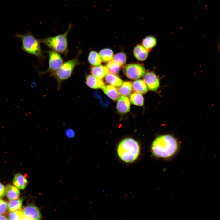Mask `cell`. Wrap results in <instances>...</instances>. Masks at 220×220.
<instances>
[{"label":"cell","instance_id":"8","mask_svg":"<svg viewBox=\"0 0 220 220\" xmlns=\"http://www.w3.org/2000/svg\"><path fill=\"white\" fill-rule=\"evenodd\" d=\"M143 79L150 90L153 91L157 90L160 86V80L154 72H147L145 74Z\"/></svg>","mask_w":220,"mask_h":220},{"label":"cell","instance_id":"6","mask_svg":"<svg viewBox=\"0 0 220 220\" xmlns=\"http://www.w3.org/2000/svg\"><path fill=\"white\" fill-rule=\"evenodd\" d=\"M46 52L49 56V67L45 71L38 72L40 76L48 74H52L59 69L63 63V58L58 53L53 50H48Z\"/></svg>","mask_w":220,"mask_h":220},{"label":"cell","instance_id":"3","mask_svg":"<svg viewBox=\"0 0 220 220\" xmlns=\"http://www.w3.org/2000/svg\"><path fill=\"white\" fill-rule=\"evenodd\" d=\"M73 27L70 23L66 31L62 34L54 36L39 39L42 43L53 50L63 54L67 57L69 51L68 48L67 36Z\"/></svg>","mask_w":220,"mask_h":220},{"label":"cell","instance_id":"27","mask_svg":"<svg viewBox=\"0 0 220 220\" xmlns=\"http://www.w3.org/2000/svg\"><path fill=\"white\" fill-rule=\"evenodd\" d=\"M8 218L10 220L25 219V218L27 219L22 211H10L9 214Z\"/></svg>","mask_w":220,"mask_h":220},{"label":"cell","instance_id":"5","mask_svg":"<svg viewBox=\"0 0 220 220\" xmlns=\"http://www.w3.org/2000/svg\"><path fill=\"white\" fill-rule=\"evenodd\" d=\"M78 54L74 58L64 63L59 69L50 75L53 76L57 82V90L61 88L62 82L71 76L75 67L80 64L78 59Z\"/></svg>","mask_w":220,"mask_h":220},{"label":"cell","instance_id":"32","mask_svg":"<svg viewBox=\"0 0 220 220\" xmlns=\"http://www.w3.org/2000/svg\"></svg>","mask_w":220,"mask_h":220},{"label":"cell","instance_id":"2","mask_svg":"<svg viewBox=\"0 0 220 220\" xmlns=\"http://www.w3.org/2000/svg\"><path fill=\"white\" fill-rule=\"evenodd\" d=\"M140 152L139 143L131 138L124 139L117 147L118 156L122 160L126 163H131L135 161L138 157Z\"/></svg>","mask_w":220,"mask_h":220},{"label":"cell","instance_id":"21","mask_svg":"<svg viewBox=\"0 0 220 220\" xmlns=\"http://www.w3.org/2000/svg\"><path fill=\"white\" fill-rule=\"evenodd\" d=\"M130 101L134 105L141 106L144 104V97L141 94L134 92L130 96Z\"/></svg>","mask_w":220,"mask_h":220},{"label":"cell","instance_id":"10","mask_svg":"<svg viewBox=\"0 0 220 220\" xmlns=\"http://www.w3.org/2000/svg\"><path fill=\"white\" fill-rule=\"evenodd\" d=\"M130 106L129 99L127 97L121 96L118 99L116 108L120 113L124 114L128 112L130 110Z\"/></svg>","mask_w":220,"mask_h":220},{"label":"cell","instance_id":"30","mask_svg":"<svg viewBox=\"0 0 220 220\" xmlns=\"http://www.w3.org/2000/svg\"><path fill=\"white\" fill-rule=\"evenodd\" d=\"M6 188L4 186L0 183V198L2 197L5 194Z\"/></svg>","mask_w":220,"mask_h":220},{"label":"cell","instance_id":"23","mask_svg":"<svg viewBox=\"0 0 220 220\" xmlns=\"http://www.w3.org/2000/svg\"><path fill=\"white\" fill-rule=\"evenodd\" d=\"M99 54L101 60L104 62H108L113 58V52L109 48H105L101 50Z\"/></svg>","mask_w":220,"mask_h":220},{"label":"cell","instance_id":"31","mask_svg":"<svg viewBox=\"0 0 220 220\" xmlns=\"http://www.w3.org/2000/svg\"><path fill=\"white\" fill-rule=\"evenodd\" d=\"M8 219L5 216L0 215V220H7Z\"/></svg>","mask_w":220,"mask_h":220},{"label":"cell","instance_id":"25","mask_svg":"<svg viewBox=\"0 0 220 220\" xmlns=\"http://www.w3.org/2000/svg\"><path fill=\"white\" fill-rule=\"evenodd\" d=\"M106 67L109 72L115 75L119 73L120 69V66L116 63L113 59H111L108 61Z\"/></svg>","mask_w":220,"mask_h":220},{"label":"cell","instance_id":"24","mask_svg":"<svg viewBox=\"0 0 220 220\" xmlns=\"http://www.w3.org/2000/svg\"><path fill=\"white\" fill-rule=\"evenodd\" d=\"M22 198L10 200L8 204V208L10 211L19 210L22 207Z\"/></svg>","mask_w":220,"mask_h":220},{"label":"cell","instance_id":"11","mask_svg":"<svg viewBox=\"0 0 220 220\" xmlns=\"http://www.w3.org/2000/svg\"><path fill=\"white\" fill-rule=\"evenodd\" d=\"M86 82L89 87L94 89L101 88L105 84V82L101 79L91 74L86 76Z\"/></svg>","mask_w":220,"mask_h":220},{"label":"cell","instance_id":"17","mask_svg":"<svg viewBox=\"0 0 220 220\" xmlns=\"http://www.w3.org/2000/svg\"><path fill=\"white\" fill-rule=\"evenodd\" d=\"M5 194L8 199L11 200L18 198L20 192L16 187L12 185H8L6 188Z\"/></svg>","mask_w":220,"mask_h":220},{"label":"cell","instance_id":"22","mask_svg":"<svg viewBox=\"0 0 220 220\" xmlns=\"http://www.w3.org/2000/svg\"><path fill=\"white\" fill-rule=\"evenodd\" d=\"M156 38L152 36H147L144 38L142 41L143 46L147 50L151 49L156 45Z\"/></svg>","mask_w":220,"mask_h":220},{"label":"cell","instance_id":"9","mask_svg":"<svg viewBox=\"0 0 220 220\" xmlns=\"http://www.w3.org/2000/svg\"><path fill=\"white\" fill-rule=\"evenodd\" d=\"M22 212L27 219L39 220L41 219L40 211L34 205L29 204L26 206Z\"/></svg>","mask_w":220,"mask_h":220},{"label":"cell","instance_id":"29","mask_svg":"<svg viewBox=\"0 0 220 220\" xmlns=\"http://www.w3.org/2000/svg\"><path fill=\"white\" fill-rule=\"evenodd\" d=\"M65 134L66 137L69 138H73L75 136V130L71 128L66 129L65 130Z\"/></svg>","mask_w":220,"mask_h":220},{"label":"cell","instance_id":"26","mask_svg":"<svg viewBox=\"0 0 220 220\" xmlns=\"http://www.w3.org/2000/svg\"><path fill=\"white\" fill-rule=\"evenodd\" d=\"M113 60L120 66L124 65L126 63L127 56L123 52L119 53L114 55Z\"/></svg>","mask_w":220,"mask_h":220},{"label":"cell","instance_id":"7","mask_svg":"<svg viewBox=\"0 0 220 220\" xmlns=\"http://www.w3.org/2000/svg\"><path fill=\"white\" fill-rule=\"evenodd\" d=\"M123 71L127 78L133 80L141 78L145 73V70L144 67L138 64H126L123 67Z\"/></svg>","mask_w":220,"mask_h":220},{"label":"cell","instance_id":"19","mask_svg":"<svg viewBox=\"0 0 220 220\" xmlns=\"http://www.w3.org/2000/svg\"><path fill=\"white\" fill-rule=\"evenodd\" d=\"M105 79L108 83L116 87L119 86L123 82L119 77L110 73L106 75Z\"/></svg>","mask_w":220,"mask_h":220},{"label":"cell","instance_id":"1","mask_svg":"<svg viewBox=\"0 0 220 220\" xmlns=\"http://www.w3.org/2000/svg\"><path fill=\"white\" fill-rule=\"evenodd\" d=\"M178 148V144L175 138L169 135L157 137L151 146L152 154L156 156L167 158L173 155Z\"/></svg>","mask_w":220,"mask_h":220},{"label":"cell","instance_id":"15","mask_svg":"<svg viewBox=\"0 0 220 220\" xmlns=\"http://www.w3.org/2000/svg\"><path fill=\"white\" fill-rule=\"evenodd\" d=\"M133 91L141 94H145L148 91V87L144 80L141 79L136 80L132 83Z\"/></svg>","mask_w":220,"mask_h":220},{"label":"cell","instance_id":"14","mask_svg":"<svg viewBox=\"0 0 220 220\" xmlns=\"http://www.w3.org/2000/svg\"><path fill=\"white\" fill-rule=\"evenodd\" d=\"M90 70L93 75L100 79H102L105 77L108 73L106 67L101 65L92 66Z\"/></svg>","mask_w":220,"mask_h":220},{"label":"cell","instance_id":"20","mask_svg":"<svg viewBox=\"0 0 220 220\" xmlns=\"http://www.w3.org/2000/svg\"><path fill=\"white\" fill-rule=\"evenodd\" d=\"M88 61L90 64L94 66L101 65L102 61L99 54L94 51H92L90 53L88 57Z\"/></svg>","mask_w":220,"mask_h":220},{"label":"cell","instance_id":"13","mask_svg":"<svg viewBox=\"0 0 220 220\" xmlns=\"http://www.w3.org/2000/svg\"><path fill=\"white\" fill-rule=\"evenodd\" d=\"M133 53L137 60L143 61L147 59L148 52V50L145 48L143 46L138 45L134 48Z\"/></svg>","mask_w":220,"mask_h":220},{"label":"cell","instance_id":"4","mask_svg":"<svg viewBox=\"0 0 220 220\" xmlns=\"http://www.w3.org/2000/svg\"><path fill=\"white\" fill-rule=\"evenodd\" d=\"M15 37L20 40L23 51L36 56L40 60L45 58V56L42 53L39 39L36 38L31 33L28 31L23 34L17 33Z\"/></svg>","mask_w":220,"mask_h":220},{"label":"cell","instance_id":"16","mask_svg":"<svg viewBox=\"0 0 220 220\" xmlns=\"http://www.w3.org/2000/svg\"><path fill=\"white\" fill-rule=\"evenodd\" d=\"M14 185L18 189L22 190L24 189L28 184L26 178L21 174L19 173L14 176L13 180Z\"/></svg>","mask_w":220,"mask_h":220},{"label":"cell","instance_id":"18","mask_svg":"<svg viewBox=\"0 0 220 220\" xmlns=\"http://www.w3.org/2000/svg\"><path fill=\"white\" fill-rule=\"evenodd\" d=\"M120 95L124 96H129L131 94L132 90V82L130 81H125L118 88Z\"/></svg>","mask_w":220,"mask_h":220},{"label":"cell","instance_id":"28","mask_svg":"<svg viewBox=\"0 0 220 220\" xmlns=\"http://www.w3.org/2000/svg\"><path fill=\"white\" fill-rule=\"evenodd\" d=\"M8 208V204L4 200L0 199V215L5 213Z\"/></svg>","mask_w":220,"mask_h":220},{"label":"cell","instance_id":"12","mask_svg":"<svg viewBox=\"0 0 220 220\" xmlns=\"http://www.w3.org/2000/svg\"><path fill=\"white\" fill-rule=\"evenodd\" d=\"M104 93L111 99L116 101L119 97L118 89L111 85L104 86L102 88Z\"/></svg>","mask_w":220,"mask_h":220}]
</instances>
